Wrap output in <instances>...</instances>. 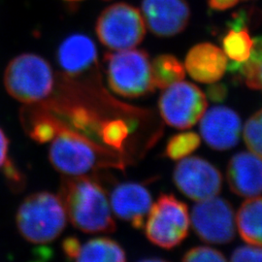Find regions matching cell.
<instances>
[{
  "instance_id": "8",
  "label": "cell",
  "mask_w": 262,
  "mask_h": 262,
  "mask_svg": "<svg viewBox=\"0 0 262 262\" xmlns=\"http://www.w3.org/2000/svg\"><path fill=\"white\" fill-rule=\"evenodd\" d=\"M159 97L160 115L165 122L178 129L192 127L207 108V97L195 84L178 82L164 89Z\"/></svg>"
},
{
  "instance_id": "26",
  "label": "cell",
  "mask_w": 262,
  "mask_h": 262,
  "mask_svg": "<svg viewBox=\"0 0 262 262\" xmlns=\"http://www.w3.org/2000/svg\"><path fill=\"white\" fill-rule=\"evenodd\" d=\"M58 122L49 117H43L37 120L31 129V136L39 142L52 140L56 135Z\"/></svg>"
},
{
  "instance_id": "29",
  "label": "cell",
  "mask_w": 262,
  "mask_h": 262,
  "mask_svg": "<svg viewBox=\"0 0 262 262\" xmlns=\"http://www.w3.org/2000/svg\"><path fill=\"white\" fill-rule=\"evenodd\" d=\"M80 241L78 239H76L74 237H69L66 239L62 243V248H63V252L66 253V255L69 258L74 259L76 255L79 253V250L81 248Z\"/></svg>"
},
{
  "instance_id": "25",
  "label": "cell",
  "mask_w": 262,
  "mask_h": 262,
  "mask_svg": "<svg viewBox=\"0 0 262 262\" xmlns=\"http://www.w3.org/2000/svg\"><path fill=\"white\" fill-rule=\"evenodd\" d=\"M182 262H227L220 251L210 247H195L187 251Z\"/></svg>"
},
{
  "instance_id": "5",
  "label": "cell",
  "mask_w": 262,
  "mask_h": 262,
  "mask_svg": "<svg viewBox=\"0 0 262 262\" xmlns=\"http://www.w3.org/2000/svg\"><path fill=\"white\" fill-rule=\"evenodd\" d=\"M109 86L126 98H137L155 92L149 55L143 50H123L104 57Z\"/></svg>"
},
{
  "instance_id": "30",
  "label": "cell",
  "mask_w": 262,
  "mask_h": 262,
  "mask_svg": "<svg viewBox=\"0 0 262 262\" xmlns=\"http://www.w3.org/2000/svg\"><path fill=\"white\" fill-rule=\"evenodd\" d=\"M8 148H9V140L6 134L0 128V168H2L7 162Z\"/></svg>"
},
{
  "instance_id": "20",
  "label": "cell",
  "mask_w": 262,
  "mask_h": 262,
  "mask_svg": "<svg viewBox=\"0 0 262 262\" xmlns=\"http://www.w3.org/2000/svg\"><path fill=\"white\" fill-rule=\"evenodd\" d=\"M151 76L155 86L164 90L185 78V66L176 56L160 55L151 63Z\"/></svg>"
},
{
  "instance_id": "22",
  "label": "cell",
  "mask_w": 262,
  "mask_h": 262,
  "mask_svg": "<svg viewBox=\"0 0 262 262\" xmlns=\"http://www.w3.org/2000/svg\"><path fill=\"white\" fill-rule=\"evenodd\" d=\"M200 143V137L195 132L176 134L167 142L165 155L172 160L185 159L199 148Z\"/></svg>"
},
{
  "instance_id": "32",
  "label": "cell",
  "mask_w": 262,
  "mask_h": 262,
  "mask_svg": "<svg viewBox=\"0 0 262 262\" xmlns=\"http://www.w3.org/2000/svg\"><path fill=\"white\" fill-rule=\"evenodd\" d=\"M138 262H168L164 259H161V258H158V257H151V258H145V259H142L140 261Z\"/></svg>"
},
{
  "instance_id": "14",
  "label": "cell",
  "mask_w": 262,
  "mask_h": 262,
  "mask_svg": "<svg viewBox=\"0 0 262 262\" xmlns=\"http://www.w3.org/2000/svg\"><path fill=\"white\" fill-rule=\"evenodd\" d=\"M226 177L231 191L250 198L262 193V159L253 152L241 151L228 162Z\"/></svg>"
},
{
  "instance_id": "17",
  "label": "cell",
  "mask_w": 262,
  "mask_h": 262,
  "mask_svg": "<svg viewBox=\"0 0 262 262\" xmlns=\"http://www.w3.org/2000/svg\"><path fill=\"white\" fill-rule=\"evenodd\" d=\"M236 222L244 242L262 248V197H250L244 201Z\"/></svg>"
},
{
  "instance_id": "3",
  "label": "cell",
  "mask_w": 262,
  "mask_h": 262,
  "mask_svg": "<svg viewBox=\"0 0 262 262\" xmlns=\"http://www.w3.org/2000/svg\"><path fill=\"white\" fill-rule=\"evenodd\" d=\"M67 215L59 196L49 191L30 194L19 205L16 223L30 243L43 245L56 239L66 228Z\"/></svg>"
},
{
  "instance_id": "21",
  "label": "cell",
  "mask_w": 262,
  "mask_h": 262,
  "mask_svg": "<svg viewBox=\"0 0 262 262\" xmlns=\"http://www.w3.org/2000/svg\"><path fill=\"white\" fill-rule=\"evenodd\" d=\"M225 55L231 60L243 62L251 55L253 40L250 36L249 29L229 28L222 40Z\"/></svg>"
},
{
  "instance_id": "27",
  "label": "cell",
  "mask_w": 262,
  "mask_h": 262,
  "mask_svg": "<svg viewBox=\"0 0 262 262\" xmlns=\"http://www.w3.org/2000/svg\"><path fill=\"white\" fill-rule=\"evenodd\" d=\"M230 262H262V248L256 246H242L235 250Z\"/></svg>"
},
{
  "instance_id": "12",
  "label": "cell",
  "mask_w": 262,
  "mask_h": 262,
  "mask_svg": "<svg viewBox=\"0 0 262 262\" xmlns=\"http://www.w3.org/2000/svg\"><path fill=\"white\" fill-rule=\"evenodd\" d=\"M200 132L212 149L220 151L230 150L240 139L241 119L232 109L215 106L201 118Z\"/></svg>"
},
{
  "instance_id": "4",
  "label": "cell",
  "mask_w": 262,
  "mask_h": 262,
  "mask_svg": "<svg viewBox=\"0 0 262 262\" xmlns=\"http://www.w3.org/2000/svg\"><path fill=\"white\" fill-rule=\"evenodd\" d=\"M54 84L52 67L45 58L35 54H23L15 57L4 73L7 93L24 103H35L47 98Z\"/></svg>"
},
{
  "instance_id": "34",
  "label": "cell",
  "mask_w": 262,
  "mask_h": 262,
  "mask_svg": "<svg viewBox=\"0 0 262 262\" xmlns=\"http://www.w3.org/2000/svg\"><path fill=\"white\" fill-rule=\"evenodd\" d=\"M260 76H261V82H262V68H261V74H260Z\"/></svg>"
},
{
  "instance_id": "35",
  "label": "cell",
  "mask_w": 262,
  "mask_h": 262,
  "mask_svg": "<svg viewBox=\"0 0 262 262\" xmlns=\"http://www.w3.org/2000/svg\"><path fill=\"white\" fill-rule=\"evenodd\" d=\"M106 1H108V0H106Z\"/></svg>"
},
{
  "instance_id": "10",
  "label": "cell",
  "mask_w": 262,
  "mask_h": 262,
  "mask_svg": "<svg viewBox=\"0 0 262 262\" xmlns=\"http://www.w3.org/2000/svg\"><path fill=\"white\" fill-rule=\"evenodd\" d=\"M179 190L193 201H203L221 192L223 176L220 170L206 159L191 157L182 159L173 173Z\"/></svg>"
},
{
  "instance_id": "1",
  "label": "cell",
  "mask_w": 262,
  "mask_h": 262,
  "mask_svg": "<svg viewBox=\"0 0 262 262\" xmlns=\"http://www.w3.org/2000/svg\"><path fill=\"white\" fill-rule=\"evenodd\" d=\"M67 220L86 233L116 230L110 200L102 186L88 175L66 176L59 191Z\"/></svg>"
},
{
  "instance_id": "13",
  "label": "cell",
  "mask_w": 262,
  "mask_h": 262,
  "mask_svg": "<svg viewBox=\"0 0 262 262\" xmlns=\"http://www.w3.org/2000/svg\"><path fill=\"white\" fill-rule=\"evenodd\" d=\"M112 213L130 224L135 229L144 228L152 205L150 191L139 183H122L114 188L110 197Z\"/></svg>"
},
{
  "instance_id": "24",
  "label": "cell",
  "mask_w": 262,
  "mask_h": 262,
  "mask_svg": "<svg viewBox=\"0 0 262 262\" xmlns=\"http://www.w3.org/2000/svg\"><path fill=\"white\" fill-rule=\"evenodd\" d=\"M129 133V126L122 120L104 122L101 135L106 144L116 149H122V145Z\"/></svg>"
},
{
  "instance_id": "6",
  "label": "cell",
  "mask_w": 262,
  "mask_h": 262,
  "mask_svg": "<svg viewBox=\"0 0 262 262\" xmlns=\"http://www.w3.org/2000/svg\"><path fill=\"white\" fill-rule=\"evenodd\" d=\"M145 223V234L151 243L173 249L188 234L190 221L187 204L173 194L162 193L150 207Z\"/></svg>"
},
{
  "instance_id": "23",
  "label": "cell",
  "mask_w": 262,
  "mask_h": 262,
  "mask_svg": "<svg viewBox=\"0 0 262 262\" xmlns=\"http://www.w3.org/2000/svg\"><path fill=\"white\" fill-rule=\"evenodd\" d=\"M244 140L253 154L262 159V109L253 114L246 122Z\"/></svg>"
},
{
  "instance_id": "9",
  "label": "cell",
  "mask_w": 262,
  "mask_h": 262,
  "mask_svg": "<svg viewBox=\"0 0 262 262\" xmlns=\"http://www.w3.org/2000/svg\"><path fill=\"white\" fill-rule=\"evenodd\" d=\"M191 225L197 236L205 243H230L235 237L233 207L221 197L199 201L192 208Z\"/></svg>"
},
{
  "instance_id": "18",
  "label": "cell",
  "mask_w": 262,
  "mask_h": 262,
  "mask_svg": "<svg viewBox=\"0 0 262 262\" xmlns=\"http://www.w3.org/2000/svg\"><path fill=\"white\" fill-rule=\"evenodd\" d=\"M75 262H126L120 244L110 238H94L81 245Z\"/></svg>"
},
{
  "instance_id": "28",
  "label": "cell",
  "mask_w": 262,
  "mask_h": 262,
  "mask_svg": "<svg viewBox=\"0 0 262 262\" xmlns=\"http://www.w3.org/2000/svg\"><path fill=\"white\" fill-rule=\"evenodd\" d=\"M206 95L212 102L222 103L228 95V88L224 83H212L206 90Z\"/></svg>"
},
{
  "instance_id": "15",
  "label": "cell",
  "mask_w": 262,
  "mask_h": 262,
  "mask_svg": "<svg viewBox=\"0 0 262 262\" xmlns=\"http://www.w3.org/2000/svg\"><path fill=\"white\" fill-rule=\"evenodd\" d=\"M226 66L227 59L224 51L210 43L194 46L186 57V68L189 75L204 84L215 83L222 79Z\"/></svg>"
},
{
  "instance_id": "31",
  "label": "cell",
  "mask_w": 262,
  "mask_h": 262,
  "mask_svg": "<svg viewBox=\"0 0 262 262\" xmlns=\"http://www.w3.org/2000/svg\"><path fill=\"white\" fill-rule=\"evenodd\" d=\"M240 0H208V4L211 9L215 11H224L236 6Z\"/></svg>"
},
{
  "instance_id": "16",
  "label": "cell",
  "mask_w": 262,
  "mask_h": 262,
  "mask_svg": "<svg viewBox=\"0 0 262 262\" xmlns=\"http://www.w3.org/2000/svg\"><path fill=\"white\" fill-rule=\"evenodd\" d=\"M96 59L94 41L84 34L70 35L58 48V63L69 75L82 74L94 66Z\"/></svg>"
},
{
  "instance_id": "11",
  "label": "cell",
  "mask_w": 262,
  "mask_h": 262,
  "mask_svg": "<svg viewBox=\"0 0 262 262\" xmlns=\"http://www.w3.org/2000/svg\"><path fill=\"white\" fill-rule=\"evenodd\" d=\"M142 13L150 32L159 37L181 33L190 19L187 0H143Z\"/></svg>"
},
{
  "instance_id": "2",
  "label": "cell",
  "mask_w": 262,
  "mask_h": 262,
  "mask_svg": "<svg viewBox=\"0 0 262 262\" xmlns=\"http://www.w3.org/2000/svg\"><path fill=\"white\" fill-rule=\"evenodd\" d=\"M52 141L49 159L64 176H83L94 169L119 165L117 159H112V156L101 147L60 124Z\"/></svg>"
},
{
  "instance_id": "19",
  "label": "cell",
  "mask_w": 262,
  "mask_h": 262,
  "mask_svg": "<svg viewBox=\"0 0 262 262\" xmlns=\"http://www.w3.org/2000/svg\"><path fill=\"white\" fill-rule=\"evenodd\" d=\"M262 36L254 38L251 55L243 62L230 61L226 69L252 90L262 91Z\"/></svg>"
},
{
  "instance_id": "7",
  "label": "cell",
  "mask_w": 262,
  "mask_h": 262,
  "mask_svg": "<svg viewBox=\"0 0 262 262\" xmlns=\"http://www.w3.org/2000/svg\"><path fill=\"white\" fill-rule=\"evenodd\" d=\"M95 30L105 47L123 51L136 47L143 41L146 24L137 8L126 3H116L100 14Z\"/></svg>"
},
{
  "instance_id": "33",
  "label": "cell",
  "mask_w": 262,
  "mask_h": 262,
  "mask_svg": "<svg viewBox=\"0 0 262 262\" xmlns=\"http://www.w3.org/2000/svg\"><path fill=\"white\" fill-rule=\"evenodd\" d=\"M66 1H72L73 2V1H82V0H66Z\"/></svg>"
}]
</instances>
